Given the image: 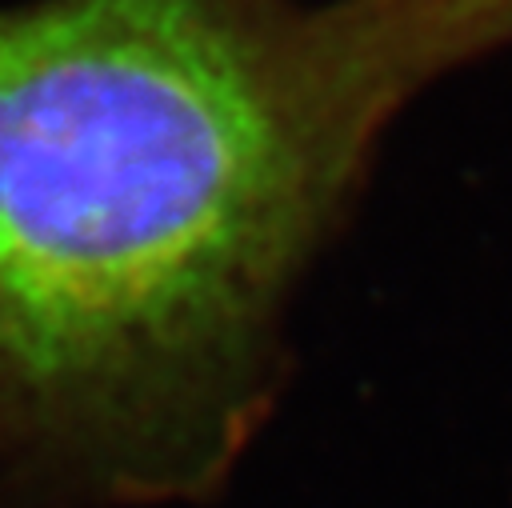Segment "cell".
Instances as JSON below:
<instances>
[{
  "instance_id": "7a4b0ae2",
  "label": "cell",
  "mask_w": 512,
  "mask_h": 508,
  "mask_svg": "<svg viewBox=\"0 0 512 508\" xmlns=\"http://www.w3.org/2000/svg\"><path fill=\"white\" fill-rule=\"evenodd\" d=\"M464 4L480 8V12H484V16H492L504 32H512V0H464Z\"/></svg>"
},
{
  "instance_id": "6da1fadb",
  "label": "cell",
  "mask_w": 512,
  "mask_h": 508,
  "mask_svg": "<svg viewBox=\"0 0 512 508\" xmlns=\"http://www.w3.org/2000/svg\"><path fill=\"white\" fill-rule=\"evenodd\" d=\"M484 44L452 0L0 8V508L220 492L384 128Z\"/></svg>"
}]
</instances>
